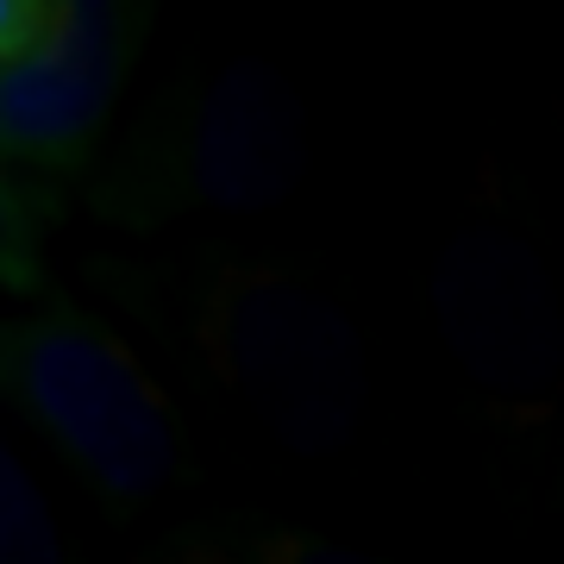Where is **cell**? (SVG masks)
<instances>
[{"mask_svg":"<svg viewBox=\"0 0 564 564\" xmlns=\"http://www.w3.org/2000/svg\"><path fill=\"white\" fill-rule=\"evenodd\" d=\"M88 270L282 452L326 458L358 433V326L307 270L226 239H195L139 263L95 258Z\"/></svg>","mask_w":564,"mask_h":564,"instance_id":"1","label":"cell"},{"mask_svg":"<svg viewBox=\"0 0 564 564\" xmlns=\"http://www.w3.org/2000/svg\"><path fill=\"white\" fill-rule=\"evenodd\" d=\"M139 0H7L0 7V270L51 295V239L101 176L126 76L144 51Z\"/></svg>","mask_w":564,"mask_h":564,"instance_id":"2","label":"cell"},{"mask_svg":"<svg viewBox=\"0 0 564 564\" xmlns=\"http://www.w3.org/2000/svg\"><path fill=\"white\" fill-rule=\"evenodd\" d=\"M307 170V107L276 63L226 57L151 88L101 158L88 220L126 239L170 226L251 220L282 207Z\"/></svg>","mask_w":564,"mask_h":564,"instance_id":"3","label":"cell"},{"mask_svg":"<svg viewBox=\"0 0 564 564\" xmlns=\"http://www.w3.org/2000/svg\"><path fill=\"white\" fill-rule=\"evenodd\" d=\"M0 389L113 514H144L188 484V433L151 364L76 295H39L0 333Z\"/></svg>","mask_w":564,"mask_h":564,"instance_id":"4","label":"cell"},{"mask_svg":"<svg viewBox=\"0 0 564 564\" xmlns=\"http://www.w3.org/2000/svg\"><path fill=\"white\" fill-rule=\"evenodd\" d=\"M433 307H440V339L489 402L552 408L564 370V326L533 245L502 226L458 232L433 270Z\"/></svg>","mask_w":564,"mask_h":564,"instance_id":"5","label":"cell"},{"mask_svg":"<svg viewBox=\"0 0 564 564\" xmlns=\"http://www.w3.org/2000/svg\"><path fill=\"white\" fill-rule=\"evenodd\" d=\"M0 564H69L57 508L13 445L0 452Z\"/></svg>","mask_w":564,"mask_h":564,"instance_id":"6","label":"cell"},{"mask_svg":"<svg viewBox=\"0 0 564 564\" xmlns=\"http://www.w3.org/2000/svg\"><path fill=\"white\" fill-rule=\"evenodd\" d=\"M226 564H377L351 552V545L307 533V527H282V521H245L226 533Z\"/></svg>","mask_w":564,"mask_h":564,"instance_id":"7","label":"cell"}]
</instances>
